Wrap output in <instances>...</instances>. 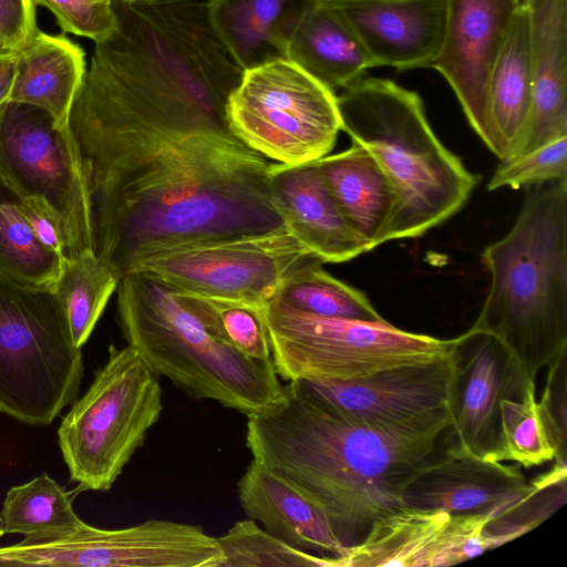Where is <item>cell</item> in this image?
Listing matches in <instances>:
<instances>
[{
    "instance_id": "cell-17",
    "label": "cell",
    "mask_w": 567,
    "mask_h": 567,
    "mask_svg": "<svg viewBox=\"0 0 567 567\" xmlns=\"http://www.w3.org/2000/svg\"><path fill=\"white\" fill-rule=\"evenodd\" d=\"M347 22L372 66L432 68L445 31V0H326Z\"/></svg>"
},
{
    "instance_id": "cell-3",
    "label": "cell",
    "mask_w": 567,
    "mask_h": 567,
    "mask_svg": "<svg viewBox=\"0 0 567 567\" xmlns=\"http://www.w3.org/2000/svg\"><path fill=\"white\" fill-rule=\"evenodd\" d=\"M481 259L491 285L470 330L495 338L535 383L567 353V179L526 187L513 227Z\"/></svg>"
},
{
    "instance_id": "cell-2",
    "label": "cell",
    "mask_w": 567,
    "mask_h": 567,
    "mask_svg": "<svg viewBox=\"0 0 567 567\" xmlns=\"http://www.w3.org/2000/svg\"><path fill=\"white\" fill-rule=\"evenodd\" d=\"M252 458L286 476L321 508L344 547L405 505L404 488L450 446L452 420L389 425L344 413L284 385L281 402L247 417Z\"/></svg>"
},
{
    "instance_id": "cell-8",
    "label": "cell",
    "mask_w": 567,
    "mask_h": 567,
    "mask_svg": "<svg viewBox=\"0 0 567 567\" xmlns=\"http://www.w3.org/2000/svg\"><path fill=\"white\" fill-rule=\"evenodd\" d=\"M271 360L282 380L354 381L449 355L455 339L401 330L388 321L322 317L274 298L262 308Z\"/></svg>"
},
{
    "instance_id": "cell-6",
    "label": "cell",
    "mask_w": 567,
    "mask_h": 567,
    "mask_svg": "<svg viewBox=\"0 0 567 567\" xmlns=\"http://www.w3.org/2000/svg\"><path fill=\"white\" fill-rule=\"evenodd\" d=\"M83 372L81 348L54 290L0 270V412L49 425L76 400Z\"/></svg>"
},
{
    "instance_id": "cell-9",
    "label": "cell",
    "mask_w": 567,
    "mask_h": 567,
    "mask_svg": "<svg viewBox=\"0 0 567 567\" xmlns=\"http://www.w3.org/2000/svg\"><path fill=\"white\" fill-rule=\"evenodd\" d=\"M225 116L246 146L285 165L329 155L341 131L334 91L287 59L241 71Z\"/></svg>"
},
{
    "instance_id": "cell-25",
    "label": "cell",
    "mask_w": 567,
    "mask_h": 567,
    "mask_svg": "<svg viewBox=\"0 0 567 567\" xmlns=\"http://www.w3.org/2000/svg\"><path fill=\"white\" fill-rule=\"evenodd\" d=\"M534 80L524 7L516 11L493 65L487 87L491 126L499 161L522 145L532 115Z\"/></svg>"
},
{
    "instance_id": "cell-20",
    "label": "cell",
    "mask_w": 567,
    "mask_h": 567,
    "mask_svg": "<svg viewBox=\"0 0 567 567\" xmlns=\"http://www.w3.org/2000/svg\"><path fill=\"white\" fill-rule=\"evenodd\" d=\"M247 517L269 534L326 558H340L346 548L321 508L292 481L252 458L237 484Z\"/></svg>"
},
{
    "instance_id": "cell-32",
    "label": "cell",
    "mask_w": 567,
    "mask_h": 567,
    "mask_svg": "<svg viewBox=\"0 0 567 567\" xmlns=\"http://www.w3.org/2000/svg\"><path fill=\"white\" fill-rule=\"evenodd\" d=\"M181 292L215 339L250 359L272 361L262 308Z\"/></svg>"
},
{
    "instance_id": "cell-19",
    "label": "cell",
    "mask_w": 567,
    "mask_h": 567,
    "mask_svg": "<svg viewBox=\"0 0 567 567\" xmlns=\"http://www.w3.org/2000/svg\"><path fill=\"white\" fill-rule=\"evenodd\" d=\"M522 6L534 96L529 125L514 156L567 136V0H524Z\"/></svg>"
},
{
    "instance_id": "cell-39",
    "label": "cell",
    "mask_w": 567,
    "mask_h": 567,
    "mask_svg": "<svg viewBox=\"0 0 567 567\" xmlns=\"http://www.w3.org/2000/svg\"><path fill=\"white\" fill-rule=\"evenodd\" d=\"M122 1H125L128 3H137V2L152 3V2H166V1H181V0H122Z\"/></svg>"
},
{
    "instance_id": "cell-23",
    "label": "cell",
    "mask_w": 567,
    "mask_h": 567,
    "mask_svg": "<svg viewBox=\"0 0 567 567\" xmlns=\"http://www.w3.org/2000/svg\"><path fill=\"white\" fill-rule=\"evenodd\" d=\"M84 50L64 34L38 29L17 51L9 102L45 111L59 128H70V115L86 73Z\"/></svg>"
},
{
    "instance_id": "cell-18",
    "label": "cell",
    "mask_w": 567,
    "mask_h": 567,
    "mask_svg": "<svg viewBox=\"0 0 567 567\" xmlns=\"http://www.w3.org/2000/svg\"><path fill=\"white\" fill-rule=\"evenodd\" d=\"M269 184L286 229L321 262L340 264L367 252L324 185L316 163L270 164Z\"/></svg>"
},
{
    "instance_id": "cell-26",
    "label": "cell",
    "mask_w": 567,
    "mask_h": 567,
    "mask_svg": "<svg viewBox=\"0 0 567 567\" xmlns=\"http://www.w3.org/2000/svg\"><path fill=\"white\" fill-rule=\"evenodd\" d=\"M302 0H208V23L224 49L244 71L285 59L289 25Z\"/></svg>"
},
{
    "instance_id": "cell-12",
    "label": "cell",
    "mask_w": 567,
    "mask_h": 567,
    "mask_svg": "<svg viewBox=\"0 0 567 567\" xmlns=\"http://www.w3.org/2000/svg\"><path fill=\"white\" fill-rule=\"evenodd\" d=\"M223 558L200 526L164 519L118 529L85 523L56 540L0 547V566L17 567H219Z\"/></svg>"
},
{
    "instance_id": "cell-33",
    "label": "cell",
    "mask_w": 567,
    "mask_h": 567,
    "mask_svg": "<svg viewBox=\"0 0 567 567\" xmlns=\"http://www.w3.org/2000/svg\"><path fill=\"white\" fill-rule=\"evenodd\" d=\"M217 540L224 555L220 567H336V559L297 548L250 518L237 522Z\"/></svg>"
},
{
    "instance_id": "cell-14",
    "label": "cell",
    "mask_w": 567,
    "mask_h": 567,
    "mask_svg": "<svg viewBox=\"0 0 567 567\" xmlns=\"http://www.w3.org/2000/svg\"><path fill=\"white\" fill-rule=\"evenodd\" d=\"M441 51L432 64L455 93L475 133L496 154L487 105L488 80L520 7L519 0H445Z\"/></svg>"
},
{
    "instance_id": "cell-34",
    "label": "cell",
    "mask_w": 567,
    "mask_h": 567,
    "mask_svg": "<svg viewBox=\"0 0 567 567\" xmlns=\"http://www.w3.org/2000/svg\"><path fill=\"white\" fill-rule=\"evenodd\" d=\"M560 179H567V136L501 161L486 187L518 189Z\"/></svg>"
},
{
    "instance_id": "cell-15",
    "label": "cell",
    "mask_w": 567,
    "mask_h": 567,
    "mask_svg": "<svg viewBox=\"0 0 567 567\" xmlns=\"http://www.w3.org/2000/svg\"><path fill=\"white\" fill-rule=\"evenodd\" d=\"M544 491L527 482L519 465H505L455 450L444 453L422 470L404 488L405 505L442 509L450 514L502 508L512 526L533 529L516 513Z\"/></svg>"
},
{
    "instance_id": "cell-40",
    "label": "cell",
    "mask_w": 567,
    "mask_h": 567,
    "mask_svg": "<svg viewBox=\"0 0 567 567\" xmlns=\"http://www.w3.org/2000/svg\"><path fill=\"white\" fill-rule=\"evenodd\" d=\"M99 1L112 2V0H99Z\"/></svg>"
},
{
    "instance_id": "cell-29",
    "label": "cell",
    "mask_w": 567,
    "mask_h": 567,
    "mask_svg": "<svg viewBox=\"0 0 567 567\" xmlns=\"http://www.w3.org/2000/svg\"><path fill=\"white\" fill-rule=\"evenodd\" d=\"M303 312L362 321H384L364 292L328 274L309 258L284 280L275 297Z\"/></svg>"
},
{
    "instance_id": "cell-13",
    "label": "cell",
    "mask_w": 567,
    "mask_h": 567,
    "mask_svg": "<svg viewBox=\"0 0 567 567\" xmlns=\"http://www.w3.org/2000/svg\"><path fill=\"white\" fill-rule=\"evenodd\" d=\"M456 344L446 357L386 369L360 380L297 382L315 398L370 422L408 425L452 420Z\"/></svg>"
},
{
    "instance_id": "cell-36",
    "label": "cell",
    "mask_w": 567,
    "mask_h": 567,
    "mask_svg": "<svg viewBox=\"0 0 567 567\" xmlns=\"http://www.w3.org/2000/svg\"><path fill=\"white\" fill-rule=\"evenodd\" d=\"M38 29L31 0H0V50L18 51Z\"/></svg>"
},
{
    "instance_id": "cell-24",
    "label": "cell",
    "mask_w": 567,
    "mask_h": 567,
    "mask_svg": "<svg viewBox=\"0 0 567 567\" xmlns=\"http://www.w3.org/2000/svg\"><path fill=\"white\" fill-rule=\"evenodd\" d=\"M450 513L402 505L377 518L336 567H443Z\"/></svg>"
},
{
    "instance_id": "cell-37",
    "label": "cell",
    "mask_w": 567,
    "mask_h": 567,
    "mask_svg": "<svg viewBox=\"0 0 567 567\" xmlns=\"http://www.w3.org/2000/svg\"><path fill=\"white\" fill-rule=\"evenodd\" d=\"M21 210L37 238L48 248L65 256V240L51 207L39 198L19 199Z\"/></svg>"
},
{
    "instance_id": "cell-21",
    "label": "cell",
    "mask_w": 567,
    "mask_h": 567,
    "mask_svg": "<svg viewBox=\"0 0 567 567\" xmlns=\"http://www.w3.org/2000/svg\"><path fill=\"white\" fill-rule=\"evenodd\" d=\"M319 174L367 252L388 241L398 197L388 175L362 146L315 162Z\"/></svg>"
},
{
    "instance_id": "cell-10",
    "label": "cell",
    "mask_w": 567,
    "mask_h": 567,
    "mask_svg": "<svg viewBox=\"0 0 567 567\" xmlns=\"http://www.w3.org/2000/svg\"><path fill=\"white\" fill-rule=\"evenodd\" d=\"M0 182L19 199L39 198L55 214L65 256L93 249L92 200L71 131L45 111L8 102L0 107Z\"/></svg>"
},
{
    "instance_id": "cell-31",
    "label": "cell",
    "mask_w": 567,
    "mask_h": 567,
    "mask_svg": "<svg viewBox=\"0 0 567 567\" xmlns=\"http://www.w3.org/2000/svg\"><path fill=\"white\" fill-rule=\"evenodd\" d=\"M557 446L536 401L535 384L499 402L498 439L489 461H512L528 468L555 460Z\"/></svg>"
},
{
    "instance_id": "cell-27",
    "label": "cell",
    "mask_w": 567,
    "mask_h": 567,
    "mask_svg": "<svg viewBox=\"0 0 567 567\" xmlns=\"http://www.w3.org/2000/svg\"><path fill=\"white\" fill-rule=\"evenodd\" d=\"M72 493L47 473L11 487L0 511V536L21 534L22 543H47L66 537L81 528Z\"/></svg>"
},
{
    "instance_id": "cell-28",
    "label": "cell",
    "mask_w": 567,
    "mask_h": 567,
    "mask_svg": "<svg viewBox=\"0 0 567 567\" xmlns=\"http://www.w3.org/2000/svg\"><path fill=\"white\" fill-rule=\"evenodd\" d=\"M118 281L94 249L63 257L53 290L64 308L78 348L90 338Z\"/></svg>"
},
{
    "instance_id": "cell-22",
    "label": "cell",
    "mask_w": 567,
    "mask_h": 567,
    "mask_svg": "<svg viewBox=\"0 0 567 567\" xmlns=\"http://www.w3.org/2000/svg\"><path fill=\"white\" fill-rule=\"evenodd\" d=\"M284 55L332 91L373 68L357 35L326 0L301 1L286 34Z\"/></svg>"
},
{
    "instance_id": "cell-11",
    "label": "cell",
    "mask_w": 567,
    "mask_h": 567,
    "mask_svg": "<svg viewBox=\"0 0 567 567\" xmlns=\"http://www.w3.org/2000/svg\"><path fill=\"white\" fill-rule=\"evenodd\" d=\"M309 258L315 257L284 228L171 248L144 259L134 271L188 293L264 308Z\"/></svg>"
},
{
    "instance_id": "cell-30",
    "label": "cell",
    "mask_w": 567,
    "mask_h": 567,
    "mask_svg": "<svg viewBox=\"0 0 567 567\" xmlns=\"http://www.w3.org/2000/svg\"><path fill=\"white\" fill-rule=\"evenodd\" d=\"M63 257L37 238L19 198L0 182V270L20 282L53 289Z\"/></svg>"
},
{
    "instance_id": "cell-5",
    "label": "cell",
    "mask_w": 567,
    "mask_h": 567,
    "mask_svg": "<svg viewBox=\"0 0 567 567\" xmlns=\"http://www.w3.org/2000/svg\"><path fill=\"white\" fill-rule=\"evenodd\" d=\"M116 290L122 334L157 375L247 417L281 402L272 361L250 359L215 339L181 290L143 271L123 276Z\"/></svg>"
},
{
    "instance_id": "cell-1",
    "label": "cell",
    "mask_w": 567,
    "mask_h": 567,
    "mask_svg": "<svg viewBox=\"0 0 567 567\" xmlns=\"http://www.w3.org/2000/svg\"><path fill=\"white\" fill-rule=\"evenodd\" d=\"M240 75L220 51L171 27L94 45L70 127L91 193L93 249L118 279L171 248L286 228L270 163L226 121Z\"/></svg>"
},
{
    "instance_id": "cell-4",
    "label": "cell",
    "mask_w": 567,
    "mask_h": 567,
    "mask_svg": "<svg viewBox=\"0 0 567 567\" xmlns=\"http://www.w3.org/2000/svg\"><path fill=\"white\" fill-rule=\"evenodd\" d=\"M337 100L341 131L377 159L395 189L388 241L420 237L464 207L480 177L437 138L416 92L363 75Z\"/></svg>"
},
{
    "instance_id": "cell-35",
    "label": "cell",
    "mask_w": 567,
    "mask_h": 567,
    "mask_svg": "<svg viewBox=\"0 0 567 567\" xmlns=\"http://www.w3.org/2000/svg\"><path fill=\"white\" fill-rule=\"evenodd\" d=\"M45 7L65 33L95 42L111 37L118 27L113 2L99 0H31Z\"/></svg>"
},
{
    "instance_id": "cell-38",
    "label": "cell",
    "mask_w": 567,
    "mask_h": 567,
    "mask_svg": "<svg viewBox=\"0 0 567 567\" xmlns=\"http://www.w3.org/2000/svg\"><path fill=\"white\" fill-rule=\"evenodd\" d=\"M17 51L0 50V107L9 102L16 78Z\"/></svg>"
},
{
    "instance_id": "cell-7",
    "label": "cell",
    "mask_w": 567,
    "mask_h": 567,
    "mask_svg": "<svg viewBox=\"0 0 567 567\" xmlns=\"http://www.w3.org/2000/svg\"><path fill=\"white\" fill-rule=\"evenodd\" d=\"M163 408L159 375L133 347L111 344L106 362L58 430L78 491L111 489Z\"/></svg>"
},
{
    "instance_id": "cell-16",
    "label": "cell",
    "mask_w": 567,
    "mask_h": 567,
    "mask_svg": "<svg viewBox=\"0 0 567 567\" xmlns=\"http://www.w3.org/2000/svg\"><path fill=\"white\" fill-rule=\"evenodd\" d=\"M457 374L452 405L451 445L488 460L499 431V402L528 382L493 337L466 331L457 337Z\"/></svg>"
}]
</instances>
